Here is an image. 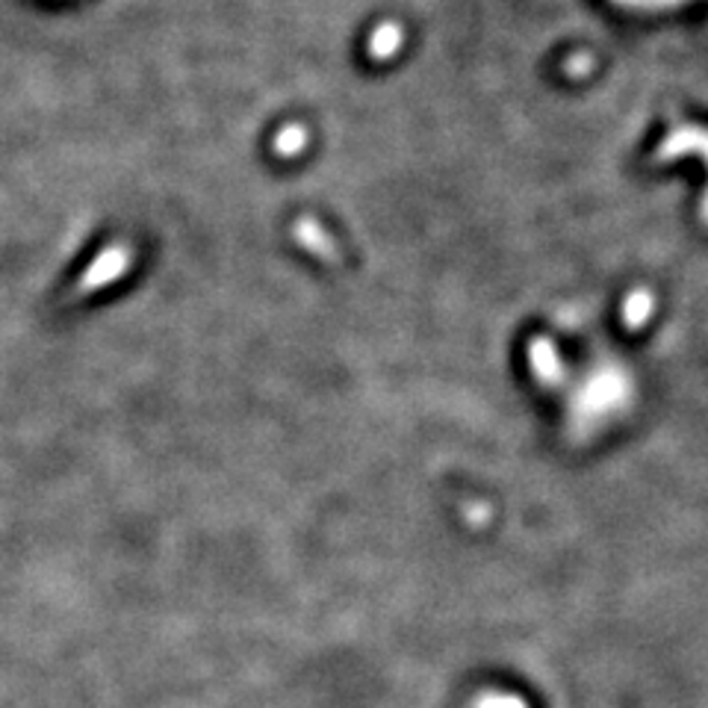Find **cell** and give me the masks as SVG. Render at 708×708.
<instances>
[{
    "label": "cell",
    "instance_id": "6da1fadb",
    "mask_svg": "<svg viewBox=\"0 0 708 708\" xmlns=\"http://www.w3.org/2000/svg\"><path fill=\"white\" fill-rule=\"evenodd\" d=\"M472 708H529L520 697H508V694H485Z\"/></svg>",
    "mask_w": 708,
    "mask_h": 708
}]
</instances>
